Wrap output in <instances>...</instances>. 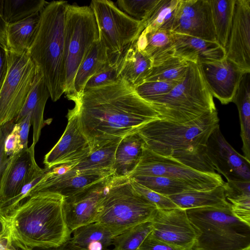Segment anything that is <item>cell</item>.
<instances>
[{
  "instance_id": "1",
  "label": "cell",
  "mask_w": 250,
  "mask_h": 250,
  "mask_svg": "<svg viewBox=\"0 0 250 250\" xmlns=\"http://www.w3.org/2000/svg\"><path fill=\"white\" fill-rule=\"evenodd\" d=\"M71 101L90 153L160 119L151 104L121 78L114 83L84 91Z\"/></svg>"
},
{
  "instance_id": "2",
  "label": "cell",
  "mask_w": 250,
  "mask_h": 250,
  "mask_svg": "<svg viewBox=\"0 0 250 250\" xmlns=\"http://www.w3.org/2000/svg\"><path fill=\"white\" fill-rule=\"evenodd\" d=\"M65 197L45 191L32 195L4 218L9 238L21 250L59 247L71 237Z\"/></svg>"
},
{
  "instance_id": "3",
  "label": "cell",
  "mask_w": 250,
  "mask_h": 250,
  "mask_svg": "<svg viewBox=\"0 0 250 250\" xmlns=\"http://www.w3.org/2000/svg\"><path fill=\"white\" fill-rule=\"evenodd\" d=\"M219 122L215 110L185 123L156 120L136 132L152 152L200 172L214 174L216 172L208 158L207 143Z\"/></svg>"
},
{
  "instance_id": "4",
  "label": "cell",
  "mask_w": 250,
  "mask_h": 250,
  "mask_svg": "<svg viewBox=\"0 0 250 250\" xmlns=\"http://www.w3.org/2000/svg\"><path fill=\"white\" fill-rule=\"evenodd\" d=\"M63 0L49 2L41 12L39 28L29 54L43 77L50 97L58 100L65 92Z\"/></svg>"
},
{
  "instance_id": "5",
  "label": "cell",
  "mask_w": 250,
  "mask_h": 250,
  "mask_svg": "<svg viewBox=\"0 0 250 250\" xmlns=\"http://www.w3.org/2000/svg\"><path fill=\"white\" fill-rule=\"evenodd\" d=\"M186 211L196 233L193 250H250V225L234 215L230 203Z\"/></svg>"
},
{
  "instance_id": "6",
  "label": "cell",
  "mask_w": 250,
  "mask_h": 250,
  "mask_svg": "<svg viewBox=\"0 0 250 250\" xmlns=\"http://www.w3.org/2000/svg\"><path fill=\"white\" fill-rule=\"evenodd\" d=\"M160 120L185 123L216 110L198 64L189 62L185 79L168 93L149 103Z\"/></svg>"
},
{
  "instance_id": "7",
  "label": "cell",
  "mask_w": 250,
  "mask_h": 250,
  "mask_svg": "<svg viewBox=\"0 0 250 250\" xmlns=\"http://www.w3.org/2000/svg\"><path fill=\"white\" fill-rule=\"evenodd\" d=\"M157 209L135 190L129 177L114 176L100 203L96 222L116 236L132 227L151 221Z\"/></svg>"
},
{
  "instance_id": "8",
  "label": "cell",
  "mask_w": 250,
  "mask_h": 250,
  "mask_svg": "<svg viewBox=\"0 0 250 250\" xmlns=\"http://www.w3.org/2000/svg\"><path fill=\"white\" fill-rule=\"evenodd\" d=\"M99 39L96 19L90 6L67 4L64 28L65 92L69 100L74 93V81L86 53Z\"/></svg>"
},
{
  "instance_id": "9",
  "label": "cell",
  "mask_w": 250,
  "mask_h": 250,
  "mask_svg": "<svg viewBox=\"0 0 250 250\" xmlns=\"http://www.w3.org/2000/svg\"><path fill=\"white\" fill-rule=\"evenodd\" d=\"M8 68L0 89V126L14 121L26 102L37 68L27 51L7 49Z\"/></svg>"
},
{
  "instance_id": "10",
  "label": "cell",
  "mask_w": 250,
  "mask_h": 250,
  "mask_svg": "<svg viewBox=\"0 0 250 250\" xmlns=\"http://www.w3.org/2000/svg\"><path fill=\"white\" fill-rule=\"evenodd\" d=\"M89 6L96 19L99 38L108 54L113 58L121 56L142 31L141 22L121 10L111 0H92Z\"/></svg>"
},
{
  "instance_id": "11",
  "label": "cell",
  "mask_w": 250,
  "mask_h": 250,
  "mask_svg": "<svg viewBox=\"0 0 250 250\" xmlns=\"http://www.w3.org/2000/svg\"><path fill=\"white\" fill-rule=\"evenodd\" d=\"M161 176L183 181L196 190H209L224 185L219 174L207 173L191 168L170 157L157 154L145 145L141 159L132 174Z\"/></svg>"
},
{
  "instance_id": "12",
  "label": "cell",
  "mask_w": 250,
  "mask_h": 250,
  "mask_svg": "<svg viewBox=\"0 0 250 250\" xmlns=\"http://www.w3.org/2000/svg\"><path fill=\"white\" fill-rule=\"evenodd\" d=\"M151 222L154 237L179 250H193L196 233L186 209H157Z\"/></svg>"
},
{
  "instance_id": "13",
  "label": "cell",
  "mask_w": 250,
  "mask_h": 250,
  "mask_svg": "<svg viewBox=\"0 0 250 250\" xmlns=\"http://www.w3.org/2000/svg\"><path fill=\"white\" fill-rule=\"evenodd\" d=\"M35 147L31 145L8 157L0 179V208L19 195L24 187L44 170L36 163Z\"/></svg>"
},
{
  "instance_id": "14",
  "label": "cell",
  "mask_w": 250,
  "mask_h": 250,
  "mask_svg": "<svg viewBox=\"0 0 250 250\" xmlns=\"http://www.w3.org/2000/svg\"><path fill=\"white\" fill-rule=\"evenodd\" d=\"M171 32L217 42L209 0H179Z\"/></svg>"
},
{
  "instance_id": "15",
  "label": "cell",
  "mask_w": 250,
  "mask_h": 250,
  "mask_svg": "<svg viewBox=\"0 0 250 250\" xmlns=\"http://www.w3.org/2000/svg\"><path fill=\"white\" fill-rule=\"evenodd\" d=\"M207 153L214 169L227 181H250V162L227 142L219 125L208 140Z\"/></svg>"
},
{
  "instance_id": "16",
  "label": "cell",
  "mask_w": 250,
  "mask_h": 250,
  "mask_svg": "<svg viewBox=\"0 0 250 250\" xmlns=\"http://www.w3.org/2000/svg\"><path fill=\"white\" fill-rule=\"evenodd\" d=\"M66 117L67 124L63 134L44 157L45 167L76 163L90 154L88 141L80 129L73 108L68 109Z\"/></svg>"
},
{
  "instance_id": "17",
  "label": "cell",
  "mask_w": 250,
  "mask_h": 250,
  "mask_svg": "<svg viewBox=\"0 0 250 250\" xmlns=\"http://www.w3.org/2000/svg\"><path fill=\"white\" fill-rule=\"evenodd\" d=\"M113 177L112 175L75 195L65 198L66 219L72 232L79 227L97 221L100 203Z\"/></svg>"
},
{
  "instance_id": "18",
  "label": "cell",
  "mask_w": 250,
  "mask_h": 250,
  "mask_svg": "<svg viewBox=\"0 0 250 250\" xmlns=\"http://www.w3.org/2000/svg\"><path fill=\"white\" fill-rule=\"evenodd\" d=\"M225 49V58L246 72H250V0H235Z\"/></svg>"
},
{
  "instance_id": "19",
  "label": "cell",
  "mask_w": 250,
  "mask_h": 250,
  "mask_svg": "<svg viewBox=\"0 0 250 250\" xmlns=\"http://www.w3.org/2000/svg\"><path fill=\"white\" fill-rule=\"evenodd\" d=\"M198 65L212 96L223 104L232 102L243 75L247 72L226 58Z\"/></svg>"
},
{
  "instance_id": "20",
  "label": "cell",
  "mask_w": 250,
  "mask_h": 250,
  "mask_svg": "<svg viewBox=\"0 0 250 250\" xmlns=\"http://www.w3.org/2000/svg\"><path fill=\"white\" fill-rule=\"evenodd\" d=\"M113 173H76L68 170L63 174L56 175L47 168L44 176L31 189L29 196L49 191L58 193L65 198L70 197L114 175Z\"/></svg>"
},
{
  "instance_id": "21",
  "label": "cell",
  "mask_w": 250,
  "mask_h": 250,
  "mask_svg": "<svg viewBox=\"0 0 250 250\" xmlns=\"http://www.w3.org/2000/svg\"><path fill=\"white\" fill-rule=\"evenodd\" d=\"M174 56L199 64L223 60L225 48L217 42L172 32Z\"/></svg>"
},
{
  "instance_id": "22",
  "label": "cell",
  "mask_w": 250,
  "mask_h": 250,
  "mask_svg": "<svg viewBox=\"0 0 250 250\" xmlns=\"http://www.w3.org/2000/svg\"><path fill=\"white\" fill-rule=\"evenodd\" d=\"M49 97V92L43 77L37 69L29 96L19 115L14 121L15 124H18L28 113L31 114V123L33 126L32 145L34 146L38 143L42 129L45 125L43 113L46 102Z\"/></svg>"
},
{
  "instance_id": "23",
  "label": "cell",
  "mask_w": 250,
  "mask_h": 250,
  "mask_svg": "<svg viewBox=\"0 0 250 250\" xmlns=\"http://www.w3.org/2000/svg\"><path fill=\"white\" fill-rule=\"evenodd\" d=\"M137 48L151 60L153 66L174 56L172 32L144 28L135 41Z\"/></svg>"
},
{
  "instance_id": "24",
  "label": "cell",
  "mask_w": 250,
  "mask_h": 250,
  "mask_svg": "<svg viewBox=\"0 0 250 250\" xmlns=\"http://www.w3.org/2000/svg\"><path fill=\"white\" fill-rule=\"evenodd\" d=\"M152 67L150 58L137 48L134 41L119 58V76L135 87L145 81Z\"/></svg>"
},
{
  "instance_id": "25",
  "label": "cell",
  "mask_w": 250,
  "mask_h": 250,
  "mask_svg": "<svg viewBox=\"0 0 250 250\" xmlns=\"http://www.w3.org/2000/svg\"><path fill=\"white\" fill-rule=\"evenodd\" d=\"M145 142L137 132L130 133L120 142L116 150L114 176L129 177L137 166Z\"/></svg>"
},
{
  "instance_id": "26",
  "label": "cell",
  "mask_w": 250,
  "mask_h": 250,
  "mask_svg": "<svg viewBox=\"0 0 250 250\" xmlns=\"http://www.w3.org/2000/svg\"><path fill=\"white\" fill-rule=\"evenodd\" d=\"M117 57H111L99 38L85 56L76 73L74 81L72 99L83 92L89 79L104 65Z\"/></svg>"
},
{
  "instance_id": "27",
  "label": "cell",
  "mask_w": 250,
  "mask_h": 250,
  "mask_svg": "<svg viewBox=\"0 0 250 250\" xmlns=\"http://www.w3.org/2000/svg\"><path fill=\"white\" fill-rule=\"evenodd\" d=\"M179 208L185 209L228 205L224 185L209 190H190L168 196Z\"/></svg>"
},
{
  "instance_id": "28",
  "label": "cell",
  "mask_w": 250,
  "mask_h": 250,
  "mask_svg": "<svg viewBox=\"0 0 250 250\" xmlns=\"http://www.w3.org/2000/svg\"><path fill=\"white\" fill-rule=\"evenodd\" d=\"M40 14L11 23L7 28V49L21 53L28 51L37 34Z\"/></svg>"
},
{
  "instance_id": "29",
  "label": "cell",
  "mask_w": 250,
  "mask_h": 250,
  "mask_svg": "<svg viewBox=\"0 0 250 250\" xmlns=\"http://www.w3.org/2000/svg\"><path fill=\"white\" fill-rule=\"evenodd\" d=\"M72 232L70 241L86 250H107L113 245L115 237L107 228L98 222L79 227Z\"/></svg>"
},
{
  "instance_id": "30",
  "label": "cell",
  "mask_w": 250,
  "mask_h": 250,
  "mask_svg": "<svg viewBox=\"0 0 250 250\" xmlns=\"http://www.w3.org/2000/svg\"><path fill=\"white\" fill-rule=\"evenodd\" d=\"M232 102L239 112L244 156L250 162V73L243 75Z\"/></svg>"
},
{
  "instance_id": "31",
  "label": "cell",
  "mask_w": 250,
  "mask_h": 250,
  "mask_svg": "<svg viewBox=\"0 0 250 250\" xmlns=\"http://www.w3.org/2000/svg\"><path fill=\"white\" fill-rule=\"evenodd\" d=\"M121 141L108 143L91 152L69 170L76 173H114L115 152Z\"/></svg>"
},
{
  "instance_id": "32",
  "label": "cell",
  "mask_w": 250,
  "mask_h": 250,
  "mask_svg": "<svg viewBox=\"0 0 250 250\" xmlns=\"http://www.w3.org/2000/svg\"><path fill=\"white\" fill-rule=\"evenodd\" d=\"M224 188L232 213L250 225V181H229L224 183Z\"/></svg>"
},
{
  "instance_id": "33",
  "label": "cell",
  "mask_w": 250,
  "mask_h": 250,
  "mask_svg": "<svg viewBox=\"0 0 250 250\" xmlns=\"http://www.w3.org/2000/svg\"><path fill=\"white\" fill-rule=\"evenodd\" d=\"M217 42L225 48L234 13L235 0H209Z\"/></svg>"
},
{
  "instance_id": "34",
  "label": "cell",
  "mask_w": 250,
  "mask_h": 250,
  "mask_svg": "<svg viewBox=\"0 0 250 250\" xmlns=\"http://www.w3.org/2000/svg\"><path fill=\"white\" fill-rule=\"evenodd\" d=\"M178 1L159 0L146 18L141 22L142 31L148 28L171 31Z\"/></svg>"
},
{
  "instance_id": "35",
  "label": "cell",
  "mask_w": 250,
  "mask_h": 250,
  "mask_svg": "<svg viewBox=\"0 0 250 250\" xmlns=\"http://www.w3.org/2000/svg\"><path fill=\"white\" fill-rule=\"evenodd\" d=\"M137 183L162 195L169 196L195 189L179 179L161 176L137 175L129 177Z\"/></svg>"
},
{
  "instance_id": "36",
  "label": "cell",
  "mask_w": 250,
  "mask_h": 250,
  "mask_svg": "<svg viewBox=\"0 0 250 250\" xmlns=\"http://www.w3.org/2000/svg\"><path fill=\"white\" fill-rule=\"evenodd\" d=\"M44 0H3V13L8 24L41 13L48 4Z\"/></svg>"
},
{
  "instance_id": "37",
  "label": "cell",
  "mask_w": 250,
  "mask_h": 250,
  "mask_svg": "<svg viewBox=\"0 0 250 250\" xmlns=\"http://www.w3.org/2000/svg\"><path fill=\"white\" fill-rule=\"evenodd\" d=\"M188 65L189 62L174 56L153 66L145 81H170L179 83L185 79Z\"/></svg>"
},
{
  "instance_id": "38",
  "label": "cell",
  "mask_w": 250,
  "mask_h": 250,
  "mask_svg": "<svg viewBox=\"0 0 250 250\" xmlns=\"http://www.w3.org/2000/svg\"><path fill=\"white\" fill-rule=\"evenodd\" d=\"M151 221L144 222L115 236L113 250H137L146 238L151 233Z\"/></svg>"
},
{
  "instance_id": "39",
  "label": "cell",
  "mask_w": 250,
  "mask_h": 250,
  "mask_svg": "<svg viewBox=\"0 0 250 250\" xmlns=\"http://www.w3.org/2000/svg\"><path fill=\"white\" fill-rule=\"evenodd\" d=\"M120 56L113 59L104 65L87 82L83 91L114 83L119 80V60Z\"/></svg>"
},
{
  "instance_id": "40",
  "label": "cell",
  "mask_w": 250,
  "mask_h": 250,
  "mask_svg": "<svg viewBox=\"0 0 250 250\" xmlns=\"http://www.w3.org/2000/svg\"><path fill=\"white\" fill-rule=\"evenodd\" d=\"M159 0H119L118 7L132 18L142 21L148 15Z\"/></svg>"
},
{
  "instance_id": "41",
  "label": "cell",
  "mask_w": 250,
  "mask_h": 250,
  "mask_svg": "<svg viewBox=\"0 0 250 250\" xmlns=\"http://www.w3.org/2000/svg\"><path fill=\"white\" fill-rule=\"evenodd\" d=\"M177 83L170 81H145L134 88L139 96L149 103L169 92Z\"/></svg>"
},
{
  "instance_id": "42",
  "label": "cell",
  "mask_w": 250,
  "mask_h": 250,
  "mask_svg": "<svg viewBox=\"0 0 250 250\" xmlns=\"http://www.w3.org/2000/svg\"><path fill=\"white\" fill-rule=\"evenodd\" d=\"M130 180L135 190L155 205L158 209H167L179 208L168 196L154 191L131 178Z\"/></svg>"
},
{
  "instance_id": "43",
  "label": "cell",
  "mask_w": 250,
  "mask_h": 250,
  "mask_svg": "<svg viewBox=\"0 0 250 250\" xmlns=\"http://www.w3.org/2000/svg\"><path fill=\"white\" fill-rule=\"evenodd\" d=\"M19 125L15 124L7 136L4 143V150L9 157L19 153L22 149L19 134Z\"/></svg>"
},
{
  "instance_id": "44",
  "label": "cell",
  "mask_w": 250,
  "mask_h": 250,
  "mask_svg": "<svg viewBox=\"0 0 250 250\" xmlns=\"http://www.w3.org/2000/svg\"><path fill=\"white\" fill-rule=\"evenodd\" d=\"M14 125V122L11 121L0 126V179L6 167L8 158L4 150L5 140Z\"/></svg>"
},
{
  "instance_id": "45",
  "label": "cell",
  "mask_w": 250,
  "mask_h": 250,
  "mask_svg": "<svg viewBox=\"0 0 250 250\" xmlns=\"http://www.w3.org/2000/svg\"><path fill=\"white\" fill-rule=\"evenodd\" d=\"M137 250H179L154 237L151 233Z\"/></svg>"
},
{
  "instance_id": "46",
  "label": "cell",
  "mask_w": 250,
  "mask_h": 250,
  "mask_svg": "<svg viewBox=\"0 0 250 250\" xmlns=\"http://www.w3.org/2000/svg\"><path fill=\"white\" fill-rule=\"evenodd\" d=\"M19 134L22 149L28 148V137L31 123V114L26 116L19 123Z\"/></svg>"
},
{
  "instance_id": "47",
  "label": "cell",
  "mask_w": 250,
  "mask_h": 250,
  "mask_svg": "<svg viewBox=\"0 0 250 250\" xmlns=\"http://www.w3.org/2000/svg\"><path fill=\"white\" fill-rule=\"evenodd\" d=\"M7 48L0 43V89L5 79L8 68Z\"/></svg>"
},
{
  "instance_id": "48",
  "label": "cell",
  "mask_w": 250,
  "mask_h": 250,
  "mask_svg": "<svg viewBox=\"0 0 250 250\" xmlns=\"http://www.w3.org/2000/svg\"><path fill=\"white\" fill-rule=\"evenodd\" d=\"M3 0H0V43L7 48V28L8 23L5 21L3 13Z\"/></svg>"
},
{
  "instance_id": "49",
  "label": "cell",
  "mask_w": 250,
  "mask_h": 250,
  "mask_svg": "<svg viewBox=\"0 0 250 250\" xmlns=\"http://www.w3.org/2000/svg\"><path fill=\"white\" fill-rule=\"evenodd\" d=\"M0 250H18L10 241L6 229L5 231L0 235Z\"/></svg>"
},
{
  "instance_id": "50",
  "label": "cell",
  "mask_w": 250,
  "mask_h": 250,
  "mask_svg": "<svg viewBox=\"0 0 250 250\" xmlns=\"http://www.w3.org/2000/svg\"><path fill=\"white\" fill-rule=\"evenodd\" d=\"M52 250H86L84 249L78 247L75 245L70 240V239L64 243L58 248L53 249ZM107 250H113L108 249Z\"/></svg>"
},
{
  "instance_id": "51",
  "label": "cell",
  "mask_w": 250,
  "mask_h": 250,
  "mask_svg": "<svg viewBox=\"0 0 250 250\" xmlns=\"http://www.w3.org/2000/svg\"><path fill=\"white\" fill-rule=\"evenodd\" d=\"M5 230L4 223L0 217V235L2 234Z\"/></svg>"
}]
</instances>
